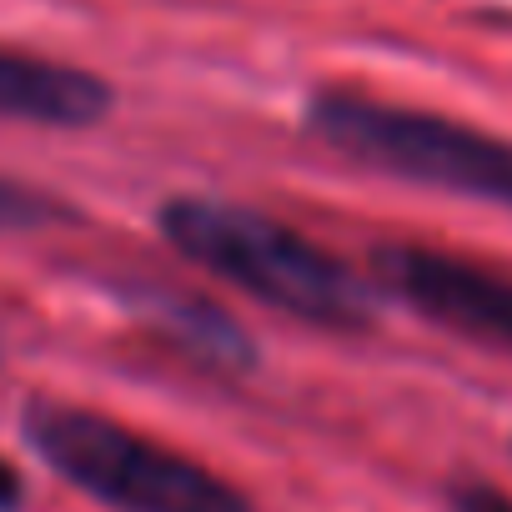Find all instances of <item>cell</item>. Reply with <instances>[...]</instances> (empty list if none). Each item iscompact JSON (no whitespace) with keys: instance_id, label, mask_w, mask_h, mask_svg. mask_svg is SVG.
<instances>
[{"instance_id":"cell-1","label":"cell","mask_w":512,"mask_h":512,"mask_svg":"<svg viewBox=\"0 0 512 512\" xmlns=\"http://www.w3.org/2000/svg\"><path fill=\"white\" fill-rule=\"evenodd\" d=\"M161 231L186 262L297 322L342 327V332L372 322L367 282L342 256H332L327 246L307 241L302 231H292L267 211L211 196H176L161 206Z\"/></svg>"},{"instance_id":"cell-2","label":"cell","mask_w":512,"mask_h":512,"mask_svg":"<svg viewBox=\"0 0 512 512\" xmlns=\"http://www.w3.org/2000/svg\"><path fill=\"white\" fill-rule=\"evenodd\" d=\"M26 437L66 482L116 512H251V502L211 467L91 407L31 402Z\"/></svg>"},{"instance_id":"cell-3","label":"cell","mask_w":512,"mask_h":512,"mask_svg":"<svg viewBox=\"0 0 512 512\" xmlns=\"http://www.w3.org/2000/svg\"><path fill=\"white\" fill-rule=\"evenodd\" d=\"M307 131L372 171L512 206V141L472 131L452 116L362 91H322L307 106Z\"/></svg>"},{"instance_id":"cell-4","label":"cell","mask_w":512,"mask_h":512,"mask_svg":"<svg viewBox=\"0 0 512 512\" xmlns=\"http://www.w3.org/2000/svg\"><path fill=\"white\" fill-rule=\"evenodd\" d=\"M377 267L382 282L437 327L512 352V277L432 246H387Z\"/></svg>"},{"instance_id":"cell-5","label":"cell","mask_w":512,"mask_h":512,"mask_svg":"<svg viewBox=\"0 0 512 512\" xmlns=\"http://www.w3.org/2000/svg\"><path fill=\"white\" fill-rule=\"evenodd\" d=\"M111 111V86L96 71L0 46V116L31 126H96Z\"/></svg>"},{"instance_id":"cell-6","label":"cell","mask_w":512,"mask_h":512,"mask_svg":"<svg viewBox=\"0 0 512 512\" xmlns=\"http://www.w3.org/2000/svg\"><path fill=\"white\" fill-rule=\"evenodd\" d=\"M51 221H66V206H56L51 196H41L11 176H0V231H36Z\"/></svg>"},{"instance_id":"cell-7","label":"cell","mask_w":512,"mask_h":512,"mask_svg":"<svg viewBox=\"0 0 512 512\" xmlns=\"http://www.w3.org/2000/svg\"><path fill=\"white\" fill-rule=\"evenodd\" d=\"M452 512H512V497L492 482H462L452 487Z\"/></svg>"},{"instance_id":"cell-8","label":"cell","mask_w":512,"mask_h":512,"mask_svg":"<svg viewBox=\"0 0 512 512\" xmlns=\"http://www.w3.org/2000/svg\"><path fill=\"white\" fill-rule=\"evenodd\" d=\"M21 492H26V487H21V472L0 457V512H16V507H21Z\"/></svg>"}]
</instances>
